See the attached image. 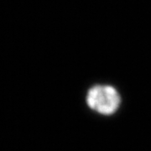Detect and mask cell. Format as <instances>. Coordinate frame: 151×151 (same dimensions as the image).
<instances>
[{
  "mask_svg": "<svg viewBox=\"0 0 151 151\" xmlns=\"http://www.w3.org/2000/svg\"><path fill=\"white\" fill-rule=\"evenodd\" d=\"M86 101L92 110L103 115L116 113L121 103L119 92L109 85H97L87 92Z\"/></svg>",
  "mask_w": 151,
  "mask_h": 151,
  "instance_id": "obj_1",
  "label": "cell"
}]
</instances>
